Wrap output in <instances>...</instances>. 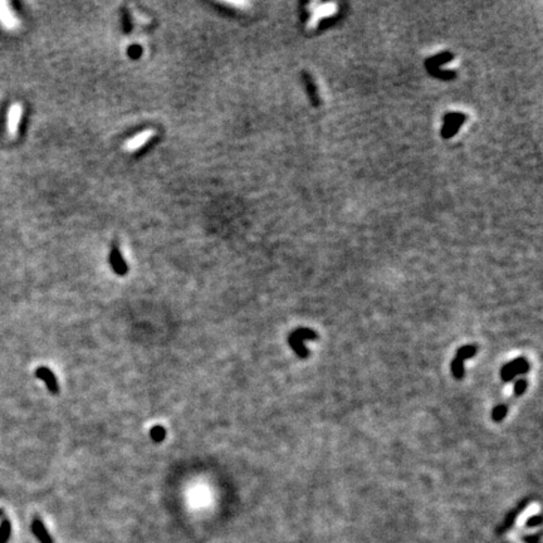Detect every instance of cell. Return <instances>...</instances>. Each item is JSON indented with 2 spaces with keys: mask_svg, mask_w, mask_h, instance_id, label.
Wrapping results in <instances>:
<instances>
[{
  "mask_svg": "<svg viewBox=\"0 0 543 543\" xmlns=\"http://www.w3.org/2000/svg\"><path fill=\"white\" fill-rule=\"evenodd\" d=\"M156 136V130L154 129H146L141 132L136 133L135 136L130 137L129 140H126V143L124 144V150L126 152H135L137 150L143 149L146 144H149Z\"/></svg>",
  "mask_w": 543,
  "mask_h": 543,
  "instance_id": "6da1fadb",
  "label": "cell"
},
{
  "mask_svg": "<svg viewBox=\"0 0 543 543\" xmlns=\"http://www.w3.org/2000/svg\"><path fill=\"white\" fill-rule=\"evenodd\" d=\"M23 111H24L23 105L18 104V102L13 104L9 107V110H8L7 133L9 137H15L16 133H18L19 125H21L22 117H23Z\"/></svg>",
  "mask_w": 543,
  "mask_h": 543,
  "instance_id": "7a4b0ae2",
  "label": "cell"
},
{
  "mask_svg": "<svg viewBox=\"0 0 543 543\" xmlns=\"http://www.w3.org/2000/svg\"><path fill=\"white\" fill-rule=\"evenodd\" d=\"M19 19L14 13L9 3L0 2V26L7 30H15L19 28Z\"/></svg>",
  "mask_w": 543,
  "mask_h": 543,
  "instance_id": "3957f363",
  "label": "cell"
},
{
  "mask_svg": "<svg viewBox=\"0 0 543 543\" xmlns=\"http://www.w3.org/2000/svg\"><path fill=\"white\" fill-rule=\"evenodd\" d=\"M316 333L311 332L310 330H298L293 335L289 336V345L291 347H293L294 351L297 352L298 356L300 357H306L308 355L307 350L303 347V339L305 338H316Z\"/></svg>",
  "mask_w": 543,
  "mask_h": 543,
  "instance_id": "277c9868",
  "label": "cell"
},
{
  "mask_svg": "<svg viewBox=\"0 0 543 543\" xmlns=\"http://www.w3.org/2000/svg\"><path fill=\"white\" fill-rule=\"evenodd\" d=\"M475 347L473 346H467L464 349H460L458 352V357L455 358V361L453 362L452 369L454 372V376L456 378H460L463 376V361L468 357H472L475 355Z\"/></svg>",
  "mask_w": 543,
  "mask_h": 543,
  "instance_id": "5b68a950",
  "label": "cell"
},
{
  "mask_svg": "<svg viewBox=\"0 0 543 543\" xmlns=\"http://www.w3.org/2000/svg\"><path fill=\"white\" fill-rule=\"evenodd\" d=\"M35 375H37L38 378H41V380H43L44 383H46L47 388H48L52 394L57 395L58 392H59V385H58L57 383V378H55L54 374H53L48 367H38Z\"/></svg>",
  "mask_w": 543,
  "mask_h": 543,
  "instance_id": "8992f818",
  "label": "cell"
},
{
  "mask_svg": "<svg viewBox=\"0 0 543 543\" xmlns=\"http://www.w3.org/2000/svg\"><path fill=\"white\" fill-rule=\"evenodd\" d=\"M32 531H33V534L35 536V538H37L41 543H54L52 536L49 534L48 530H47L44 523L42 522L39 518H34V519H33Z\"/></svg>",
  "mask_w": 543,
  "mask_h": 543,
  "instance_id": "52a82bcc",
  "label": "cell"
},
{
  "mask_svg": "<svg viewBox=\"0 0 543 543\" xmlns=\"http://www.w3.org/2000/svg\"><path fill=\"white\" fill-rule=\"evenodd\" d=\"M528 370V364L525 360H517L514 364L507 365L505 369L502 370V377L505 380H511L516 374L519 372H526Z\"/></svg>",
  "mask_w": 543,
  "mask_h": 543,
  "instance_id": "ba28073f",
  "label": "cell"
},
{
  "mask_svg": "<svg viewBox=\"0 0 543 543\" xmlns=\"http://www.w3.org/2000/svg\"><path fill=\"white\" fill-rule=\"evenodd\" d=\"M150 436H151V439L154 440L155 443L164 441V439L166 438L165 428L161 427V425H155V427L151 428V430H150Z\"/></svg>",
  "mask_w": 543,
  "mask_h": 543,
  "instance_id": "9c48e42d",
  "label": "cell"
},
{
  "mask_svg": "<svg viewBox=\"0 0 543 543\" xmlns=\"http://www.w3.org/2000/svg\"><path fill=\"white\" fill-rule=\"evenodd\" d=\"M12 532V525L9 520H4L0 525V543H7Z\"/></svg>",
  "mask_w": 543,
  "mask_h": 543,
  "instance_id": "30bf717a",
  "label": "cell"
},
{
  "mask_svg": "<svg viewBox=\"0 0 543 543\" xmlns=\"http://www.w3.org/2000/svg\"><path fill=\"white\" fill-rule=\"evenodd\" d=\"M506 411H507L506 406H503V405L498 406V408L494 410V413H493V417H494V420H497V421L502 420L503 417L506 416Z\"/></svg>",
  "mask_w": 543,
  "mask_h": 543,
  "instance_id": "8fae6325",
  "label": "cell"
},
{
  "mask_svg": "<svg viewBox=\"0 0 543 543\" xmlns=\"http://www.w3.org/2000/svg\"><path fill=\"white\" fill-rule=\"evenodd\" d=\"M223 4L227 5V7H230V8H244V7H248V3L246 2H223Z\"/></svg>",
  "mask_w": 543,
  "mask_h": 543,
  "instance_id": "7c38bea8",
  "label": "cell"
},
{
  "mask_svg": "<svg viewBox=\"0 0 543 543\" xmlns=\"http://www.w3.org/2000/svg\"><path fill=\"white\" fill-rule=\"evenodd\" d=\"M526 386H527V384H526V381H525V380L518 381L517 385H516V394H517V395H520V394H522V392L525 391Z\"/></svg>",
  "mask_w": 543,
  "mask_h": 543,
  "instance_id": "4fadbf2b",
  "label": "cell"
},
{
  "mask_svg": "<svg viewBox=\"0 0 543 543\" xmlns=\"http://www.w3.org/2000/svg\"><path fill=\"white\" fill-rule=\"evenodd\" d=\"M0 516H2V511H0Z\"/></svg>",
  "mask_w": 543,
  "mask_h": 543,
  "instance_id": "5bb4252c",
  "label": "cell"
}]
</instances>
